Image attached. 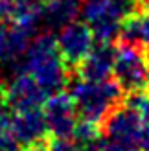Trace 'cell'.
<instances>
[{"label": "cell", "mask_w": 149, "mask_h": 151, "mask_svg": "<svg viewBox=\"0 0 149 151\" xmlns=\"http://www.w3.org/2000/svg\"><path fill=\"white\" fill-rule=\"evenodd\" d=\"M20 70L29 74L41 85L44 92H57L63 90L68 83L66 63L63 61L57 50L55 37L50 32H42L29 41L24 52Z\"/></svg>", "instance_id": "1"}, {"label": "cell", "mask_w": 149, "mask_h": 151, "mask_svg": "<svg viewBox=\"0 0 149 151\" xmlns=\"http://www.w3.org/2000/svg\"><path fill=\"white\" fill-rule=\"evenodd\" d=\"M68 94L81 120L100 124L122 101L123 90L116 81H110V79L87 81L79 78L70 83Z\"/></svg>", "instance_id": "2"}, {"label": "cell", "mask_w": 149, "mask_h": 151, "mask_svg": "<svg viewBox=\"0 0 149 151\" xmlns=\"http://www.w3.org/2000/svg\"><path fill=\"white\" fill-rule=\"evenodd\" d=\"M135 7V0H83L81 17L100 44H110L120 32L123 17Z\"/></svg>", "instance_id": "3"}, {"label": "cell", "mask_w": 149, "mask_h": 151, "mask_svg": "<svg viewBox=\"0 0 149 151\" xmlns=\"http://www.w3.org/2000/svg\"><path fill=\"white\" fill-rule=\"evenodd\" d=\"M112 72L116 76V83L127 92L145 88L149 85V66L140 46L122 42L114 54Z\"/></svg>", "instance_id": "4"}, {"label": "cell", "mask_w": 149, "mask_h": 151, "mask_svg": "<svg viewBox=\"0 0 149 151\" xmlns=\"http://www.w3.org/2000/svg\"><path fill=\"white\" fill-rule=\"evenodd\" d=\"M42 116L46 131L52 138H70L77 124V111L70 94L57 90L52 92L42 103Z\"/></svg>", "instance_id": "5"}, {"label": "cell", "mask_w": 149, "mask_h": 151, "mask_svg": "<svg viewBox=\"0 0 149 151\" xmlns=\"http://www.w3.org/2000/svg\"><path fill=\"white\" fill-rule=\"evenodd\" d=\"M55 44L61 54L63 61L68 66H77V63L83 59L94 46V37L92 32L85 22L70 20L57 29Z\"/></svg>", "instance_id": "6"}, {"label": "cell", "mask_w": 149, "mask_h": 151, "mask_svg": "<svg viewBox=\"0 0 149 151\" xmlns=\"http://www.w3.org/2000/svg\"><path fill=\"white\" fill-rule=\"evenodd\" d=\"M2 94L7 109L15 111H29V109H39L46 100V92L41 88L29 74L19 72L7 81V85L2 87Z\"/></svg>", "instance_id": "7"}, {"label": "cell", "mask_w": 149, "mask_h": 151, "mask_svg": "<svg viewBox=\"0 0 149 151\" xmlns=\"http://www.w3.org/2000/svg\"><path fill=\"white\" fill-rule=\"evenodd\" d=\"M105 122V134L109 137V140H116V142H123V144L135 146L138 144L140 134H142L145 122L140 114H136L133 109H129L127 105L116 107L103 118Z\"/></svg>", "instance_id": "8"}, {"label": "cell", "mask_w": 149, "mask_h": 151, "mask_svg": "<svg viewBox=\"0 0 149 151\" xmlns=\"http://www.w3.org/2000/svg\"><path fill=\"white\" fill-rule=\"evenodd\" d=\"M6 129L15 138L19 146H29L37 142H46V124L41 109L29 111H15L9 114Z\"/></svg>", "instance_id": "9"}, {"label": "cell", "mask_w": 149, "mask_h": 151, "mask_svg": "<svg viewBox=\"0 0 149 151\" xmlns=\"http://www.w3.org/2000/svg\"><path fill=\"white\" fill-rule=\"evenodd\" d=\"M114 54H116V48H112V44L98 42V46H92V50L77 63L76 66L77 78L87 81L109 79L114 66Z\"/></svg>", "instance_id": "10"}, {"label": "cell", "mask_w": 149, "mask_h": 151, "mask_svg": "<svg viewBox=\"0 0 149 151\" xmlns=\"http://www.w3.org/2000/svg\"><path fill=\"white\" fill-rule=\"evenodd\" d=\"M44 0H9V22L35 35L42 22Z\"/></svg>", "instance_id": "11"}, {"label": "cell", "mask_w": 149, "mask_h": 151, "mask_svg": "<svg viewBox=\"0 0 149 151\" xmlns=\"http://www.w3.org/2000/svg\"><path fill=\"white\" fill-rule=\"evenodd\" d=\"M81 2L83 0H44L42 9V22L52 29H59L61 26L68 24L79 15Z\"/></svg>", "instance_id": "12"}, {"label": "cell", "mask_w": 149, "mask_h": 151, "mask_svg": "<svg viewBox=\"0 0 149 151\" xmlns=\"http://www.w3.org/2000/svg\"><path fill=\"white\" fill-rule=\"evenodd\" d=\"M123 105H127L129 109H133L136 114H140L144 120H149V92H145L144 88L131 90L129 96L125 98Z\"/></svg>", "instance_id": "13"}, {"label": "cell", "mask_w": 149, "mask_h": 151, "mask_svg": "<svg viewBox=\"0 0 149 151\" xmlns=\"http://www.w3.org/2000/svg\"><path fill=\"white\" fill-rule=\"evenodd\" d=\"M136 22H138L140 44L149 48V7H140V11H136Z\"/></svg>", "instance_id": "14"}, {"label": "cell", "mask_w": 149, "mask_h": 151, "mask_svg": "<svg viewBox=\"0 0 149 151\" xmlns=\"http://www.w3.org/2000/svg\"><path fill=\"white\" fill-rule=\"evenodd\" d=\"M46 147L48 151H77L76 144L70 142V138H52Z\"/></svg>", "instance_id": "15"}, {"label": "cell", "mask_w": 149, "mask_h": 151, "mask_svg": "<svg viewBox=\"0 0 149 151\" xmlns=\"http://www.w3.org/2000/svg\"><path fill=\"white\" fill-rule=\"evenodd\" d=\"M101 151H138L135 146L123 144V142H116V140H103Z\"/></svg>", "instance_id": "16"}, {"label": "cell", "mask_w": 149, "mask_h": 151, "mask_svg": "<svg viewBox=\"0 0 149 151\" xmlns=\"http://www.w3.org/2000/svg\"><path fill=\"white\" fill-rule=\"evenodd\" d=\"M7 35H9V20H0V59L6 57Z\"/></svg>", "instance_id": "17"}, {"label": "cell", "mask_w": 149, "mask_h": 151, "mask_svg": "<svg viewBox=\"0 0 149 151\" xmlns=\"http://www.w3.org/2000/svg\"><path fill=\"white\" fill-rule=\"evenodd\" d=\"M136 149L138 151H149V120L145 122V127H144L142 134H140V140H138V144H136Z\"/></svg>", "instance_id": "18"}, {"label": "cell", "mask_w": 149, "mask_h": 151, "mask_svg": "<svg viewBox=\"0 0 149 151\" xmlns=\"http://www.w3.org/2000/svg\"><path fill=\"white\" fill-rule=\"evenodd\" d=\"M7 120H9V112H7V105H6V100H4L2 88H0V129H4L7 125Z\"/></svg>", "instance_id": "19"}, {"label": "cell", "mask_w": 149, "mask_h": 151, "mask_svg": "<svg viewBox=\"0 0 149 151\" xmlns=\"http://www.w3.org/2000/svg\"><path fill=\"white\" fill-rule=\"evenodd\" d=\"M19 151H48L46 142H37V144H29V146H22Z\"/></svg>", "instance_id": "20"}, {"label": "cell", "mask_w": 149, "mask_h": 151, "mask_svg": "<svg viewBox=\"0 0 149 151\" xmlns=\"http://www.w3.org/2000/svg\"><path fill=\"white\" fill-rule=\"evenodd\" d=\"M144 55H145V61H147V66H149V48H147V52H145Z\"/></svg>", "instance_id": "21"}, {"label": "cell", "mask_w": 149, "mask_h": 151, "mask_svg": "<svg viewBox=\"0 0 149 151\" xmlns=\"http://www.w3.org/2000/svg\"><path fill=\"white\" fill-rule=\"evenodd\" d=\"M135 6H136V2H135Z\"/></svg>", "instance_id": "22"}]
</instances>
